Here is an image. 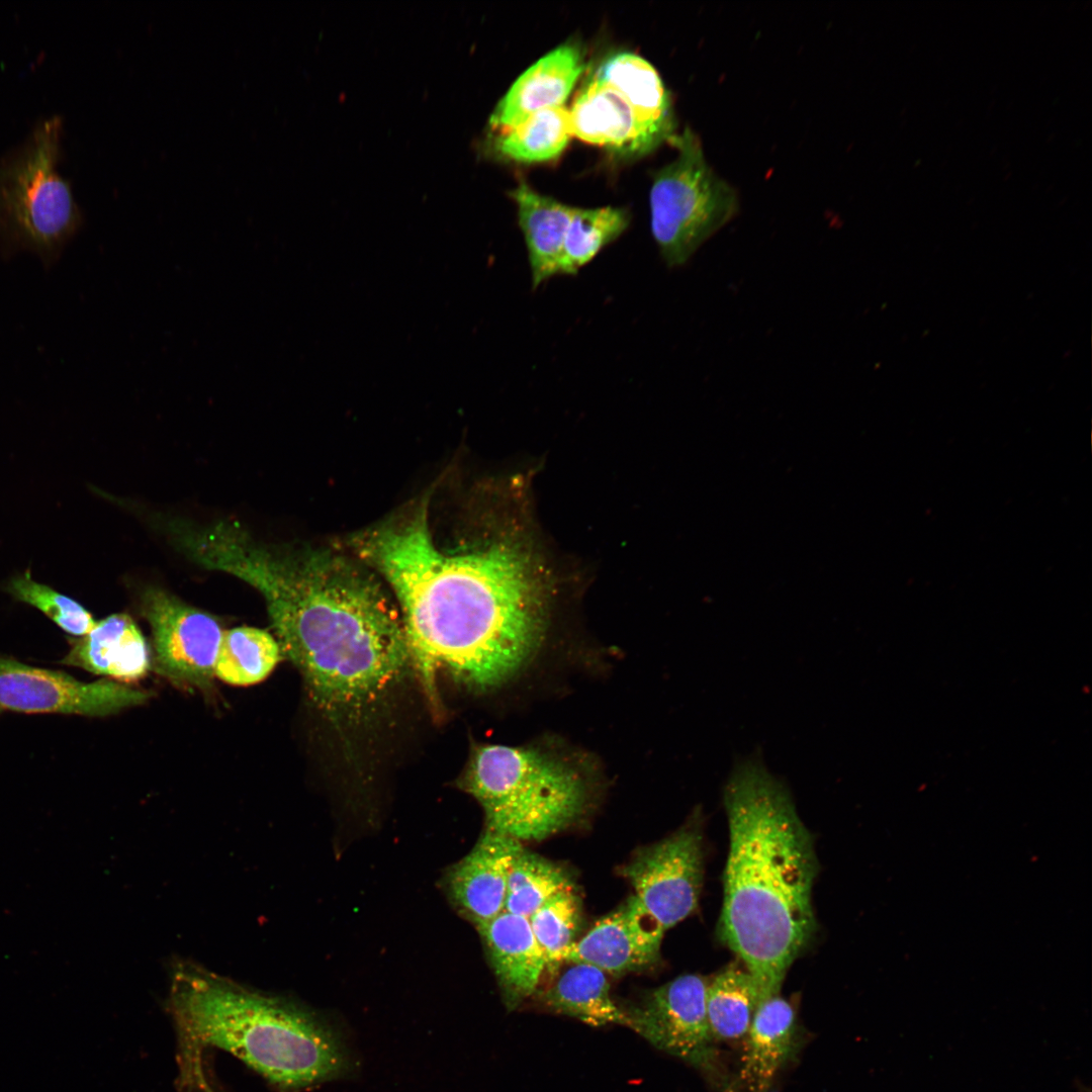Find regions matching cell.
Segmentation results:
<instances>
[{"label":"cell","instance_id":"obj_10","mask_svg":"<svg viewBox=\"0 0 1092 1092\" xmlns=\"http://www.w3.org/2000/svg\"><path fill=\"white\" fill-rule=\"evenodd\" d=\"M141 603L152 630L159 673L177 685L210 688L223 632L219 623L156 586L144 590Z\"/></svg>","mask_w":1092,"mask_h":1092},{"label":"cell","instance_id":"obj_12","mask_svg":"<svg viewBox=\"0 0 1092 1092\" xmlns=\"http://www.w3.org/2000/svg\"><path fill=\"white\" fill-rule=\"evenodd\" d=\"M664 933L631 896L563 950L556 964L581 963L613 975L638 971L658 961Z\"/></svg>","mask_w":1092,"mask_h":1092},{"label":"cell","instance_id":"obj_8","mask_svg":"<svg viewBox=\"0 0 1092 1092\" xmlns=\"http://www.w3.org/2000/svg\"><path fill=\"white\" fill-rule=\"evenodd\" d=\"M699 811L672 834L641 847L624 867L634 897L666 932L698 907L704 879Z\"/></svg>","mask_w":1092,"mask_h":1092},{"label":"cell","instance_id":"obj_26","mask_svg":"<svg viewBox=\"0 0 1092 1092\" xmlns=\"http://www.w3.org/2000/svg\"><path fill=\"white\" fill-rule=\"evenodd\" d=\"M572 890L562 867L523 847L510 870L504 911L529 919L552 897Z\"/></svg>","mask_w":1092,"mask_h":1092},{"label":"cell","instance_id":"obj_13","mask_svg":"<svg viewBox=\"0 0 1092 1092\" xmlns=\"http://www.w3.org/2000/svg\"><path fill=\"white\" fill-rule=\"evenodd\" d=\"M523 847L517 839L485 829L471 850L448 869L446 893L476 928L505 910L510 870Z\"/></svg>","mask_w":1092,"mask_h":1092},{"label":"cell","instance_id":"obj_20","mask_svg":"<svg viewBox=\"0 0 1092 1092\" xmlns=\"http://www.w3.org/2000/svg\"><path fill=\"white\" fill-rule=\"evenodd\" d=\"M593 79L617 89L659 144L676 134L669 93L654 67L640 56L615 54L602 63Z\"/></svg>","mask_w":1092,"mask_h":1092},{"label":"cell","instance_id":"obj_29","mask_svg":"<svg viewBox=\"0 0 1092 1092\" xmlns=\"http://www.w3.org/2000/svg\"><path fill=\"white\" fill-rule=\"evenodd\" d=\"M1 712V711H0Z\"/></svg>","mask_w":1092,"mask_h":1092},{"label":"cell","instance_id":"obj_24","mask_svg":"<svg viewBox=\"0 0 1092 1092\" xmlns=\"http://www.w3.org/2000/svg\"><path fill=\"white\" fill-rule=\"evenodd\" d=\"M572 136L569 109L562 106L539 110L494 139L503 157L519 163H542L558 157Z\"/></svg>","mask_w":1092,"mask_h":1092},{"label":"cell","instance_id":"obj_9","mask_svg":"<svg viewBox=\"0 0 1092 1092\" xmlns=\"http://www.w3.org/2000/svg\"><path fill=\"white\" fill-rule=\"evenodd\" d=\"M150 697L147 691L113 679L84 682L0 656V711L104 717L143 705Z\"/></svg>","mask_w":1092,"mask_h":1092},{"label":"cell","instance_id":"obj_7","mask_svg":"<svg viewBox=\"0 0 1092 1092\" xmlns=\"http://www.w3.org/2000/svg\"><path fill=\"white\" fill-rule=\"evenodd\" d=\"M670 143L677 155L653 178L650 229L666 266L677 268L734 218L739 198L710 167L692 129L686 127Z\"/></svg>","mask_w":1092,"mask_h":1092},{"label":"cell","instance_id":"obj_4","mask_svg":"<svg viewBox=\"0 0 1092 1092\" xmlns=\"http://www.w3.org/2000/svg\"><path fill=\"white\" fill-rule=\"evenodd\" d=\"M170 978L169 1011L188 1052L221 1050L289 1091L353 1071L338 1028L298 1004L186 960L172 962Z\"/></svg>","mask_w":1092,"mask_h":1092},{"label":"cell","instance_id":"obj_3","mask_svg":"<svg viewBox=\"0 0 1092 1092\" xmlns=\"http://www.w3.org/2000/svg\"><path fill=\"white\" fill-rule=\"evenodd\" d=\"M723 804L729 849L718 933L751 975L761 1003L780 994L815 938L818 859L788 786L759 752L734 761Z\"/></svg>","mask_w":1092,"mask_h":1092},{"label":"cell","instance_id":"obj_17","mask_svg":"<svg viewBox=\"0 0 1092 1092\" xmlns=\"http://www.w3.org/2000/svg\"><path fill=\"white\" fill-rule=\"evenodd\" d=\"M71 648L62 663L109 679L128 684L143 678L151 665L147 641L134 621L112 614L87 634L69 639Z\"/></svg>","mask_w":1092,"mask_h":1092},{"label":"cell","instance_id":"obj_28","mask_svg":"<svg viewBox=\"0 0 1092 1092\" xmlns=\"http://www.w3.org/2000/svg\"><path fill=\"white\" fill-rule=\"evenodd\" d=\"M580 918V903L574 890L555 895L529 917L547 968L556 965L558 956L576 940Z\"/></svg>","mask_w":1092,"mask_h":1092},{"label":"cell","instance_id":"obj_5","mask_svg":"<svg viewBox=\"0 0 1092 1092\" xmlns=\"http://www.w3.org/2000/svg\"><path fill=\"white\" fill-rule=\"evenodd\" d=\"M595 770L581 755L550 746L475 745L458 786L484 812L485 829L542 840L586 811Z\"/></svg>","mask_w":1092,"mask_h":1092},{"label":"cell","instance_id":"obj_21","mask_svg":"<svg viewBox=\"0 0 1092 1092\" xmlns=\"http://www.w3.org/2000/svg\"><path fill=\"white\" fill-rule=\"evenodd\" d=\"M568 964L548 987L538 992L542 1006L595 1027L627 1026L626 1011L613 999L607 974L586 964Z\"/></svg>","mask_w":1092,"mask_h":1092},{"label":"cell","instance_id":"obj_25","mask_svg":"<svg viewBox=\"0 0 1092 1092\" xmlns=\"http://www.w3.org/2000/svg\"><path fill=\"white\" fill-rule=\"evenodd\" d=\"M630 218L629 211L623 207H575L563 244L560 275H576L623 235Z\"/></svg>","mask_w":1092,"mask_h":1092},{"label":"cell","instance_id":"obj_14","mask_svg":"<svg viewBox=\"0 0 1092 1092\" xmlns=\"http://www.w3.org/2000/svg\"><path fill=\"white\" fill-rule=\"evenodd\" d=\"M569 115L572 135L623 156L660 145L617 89L593 78L576 95Z\"/></svg>","mask_w":1092,"mask_h":1092},{"label":"cell","instance_id":"obj_16","mask_svg":"<svg viewBox=\"0 0 1092 1092\" xmlns=\"http://www.w3.org/2000/svg\"><path fill=\"white\" fill-rule=\"evenodd\" d=\"M583 66L581 51L572 42L547 53L514 82L495 107L491 126L505 130L539 110L562 106Z\"/></svg>","mask_w":1092,"mask_h":1092},{"label":"cell","instance_id":"obj_19","mask_svg":"<svg viewBox=\"0 0 1092 1092\" xmlns=\"http://www.w3.org/2000/svg\"><path fill=\"white\" fill-rule=\"evenodd\" d=\"M524 237L533 288L560 276L563 244L573 206L543 195L521 182L511 191Z\"/></svg>","mask_w":1092,"mask_h":1092},{"label":"cell","instance_id":"obj_6","mask_svg":"<svg viewBox=\"0 0 1092 1092\" xmlns=\"http://www.w3.org/2000/svg\"><path fill=\"white\" fill-rule=\"evenodd\" d=\"M62 121L38 123L24 143L0 158V253L21 251L51 267L82 225L70 184L60 175Z\"/></svg>","mask_w":1092,"mask_h":1092},{"label":"cell","instance_id":"obj_15","mask_svg":"<svg viewBox=\"0 0 1092 1092\" xmlns=\"http://www.w3.org/2000/svg\"><path fill=\"white\" fill-rule=\"evenodd\" d=\"M476 929L483 939L505 1003L513 1009L538 991L547 968L529 919L503 911Z\"/></svg>","mask_w":1092,"mask_h":1092},{"label":"cell","instance_id":"obj_2","mask_svg":"<svg viewBox=\"0 0 1092 1092\" xmlns=\"http://www.w3.org/2000/svg\"><path fill=\"white\" fill-rule=\"evenodd\" d=\"M197 562L262 595L282 654L332 720L365 715L411 663L399 611L374 575L340 554L271 547L222 520L202 537Z\"/></svg>","mask_w":1092,"mask_h":1092},{"label":"cell","instance_id":"obj_23","mask_svg":"<svg viewBox=\"0 0 1092 1092\" xmlns=\"http://www.w3.org/2000/svg\"><path fill=\"white\" fill-rule=\"evenodd\" d=\"M276 638L255 627H236L222 632L214 667V676L237 687L264 680L282 659Z\"/></svg>","mask_w":1092,"mask_h":1092},{"label":"cell","instance_id":"obj_22","mask_svg":"<svg viewBox=\"0 0 1092 1092\" xmlns=\"http://www.w3.org/2000/svg\"><path fill=\"white\" fill-rule=\"evenodd\" d=\"M760 1004L757 987L737 960L719 972L706 989V1010L715 1040H734L746 1035Z\"/></svg>","mask_w":1092,"mask_h":1092},{"label":"cell","instance_id":"obj_18","mask_svg":"<svg viewBox=\"0 0 1092 1092\" xmlns=\"http://www.w3.org/2000/svg\"><path fill=\"white\" fill-rule=\"evenodd\" d=\"M740 1078L752 1092H765L798 1048L793 1005L780 994L762 1001L746 1033Z\"/></svg>","mask_w":1092,"mask_h":1092},{"label":"cell","instance_id":"obj_27","mask_svg":"<svg viewBox=\"0 0 1092 1092\" xmlns=\"http://www.w3.org/2000/svg\"><path fill=\"white\" fill-rule=\"evenodd\" d=\"M2 588L16 601L39 610L72 636H83L96 624L91 613L80 603L47 584L35 581L29 569L11 576L4 582Z\"/></svg>","mask_w":1092,"mask_h":1092},{"label":"cell","instance_id":"obj_11","mask_svg":"<svg viewBox=\"0 0 1092 1092\" xmlns=\"http://www.w3.org/2000/svg\"><path fill=\"white\" fill-rule=\"evenodd\" d=\"M708 981L686 974L652 990L625 1010L628 1024L649 1043L705 1072H715L717 1054L707 1010Z\"/></svg>","mask_w":1092,"mask_h":1092},{"label":"cell","instance_id":"obj_1","mask_svg":"<svg viewBox=\"0 0 1092 1092\" xmlns=\"http://www.w3.org/2000/svg\"><path fill=\"white\" fill-rule=\"evenodd\" d=\"M352 544L393 590L411 663L432 698L439 671L484 693L519 679L540 656L552 594L524 542L443 550L420 507L356 535Z\"/></svg>","mask_w":1092,"mask_h":1092}]
</instances>
